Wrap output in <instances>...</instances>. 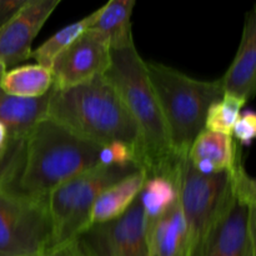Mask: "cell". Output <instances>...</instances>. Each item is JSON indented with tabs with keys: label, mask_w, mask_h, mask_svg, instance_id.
<instances>
[{
	"label": "cell",
	"mask_w": 256,
	"mask_h": 256,
	"mask_svg": "<svg viewBox=\"0 0 256 256\" xmlns=\"http://www.w3.org/2000/svg\"><path fill=\"white\" fill-rule=\"evenodd\" d=\"M100 148L44 118L24 138L9 142L0 159V189L46 202L58 186L99 165Z\"/></svg>",
	"instance_id": "cell-1"
},
{
	"label": "cell",
	"mask_w": 256,
	"mask_h": 256,
	"mask_svg": "<svg viewBox=\"0 0 256 256\" xmlns=\"http://www.w3.org/2000/svg\"><path fill=\"white\" fill-rule=\"evenodd\" d=\"M102 76L112 85L139 132L138 166L146 175L169 176L179 158L174 154L158 96L150 82L146 60L134 38L112 46L110 64Z\"/></svg>",
	"instance_id": "cell-2"
},
{
	"label": "cell",
	"mask_w": 256,
	"mask_h": 256,
	"mask_svg": "<svg viewBox=\"0 0 256 256\" xmlns=\"http://www.w3.org/2000/svg\"><path fill=\"white\" fill-rule=\"evenodd\" d=\"M46 118L99 146L114 142L135 149L138 164L139 132L112 85L104 76L66 90L52 89Z\"/></svg>",
	"instance_id": "cell-3"
},
{
	"label": "cell",
	"mask_w": 256,
	"mask_h": 256,
	"mask_svg": "<svg viewBox=\"0 0 256 256\" xmlns=\"http://www.w3.org/2000/svg\"><path fill=\"white\" fill-rule=\"evenodd\" d=\"M146 69L174 154L179 159H185L194 140L205 130L210 105L224 96L222 80L195 79L155 62H146Z\"/></svg>",
	"instance_id": "cell-4"
},
{
	"label": "cell",
	"mask_w": 256,
	"mask_h": 256,
	"mask_svg": "<svg viewBox=\"0 0 256 256\" xmlns=\"http://www.w3.org/2000/svg\"><path fill=\"white\" fill-rule=\"evenodd\" d=\"M240 148L206 232L185 256H256V184L245 170Z\"/></svg>",
	"instance_id": "cell-5"
},
{
	"label": "cell",
	"mask_w": 256,
	"mask_h": 256,
	"mask_svg": "<svg viewBox=\"0 0 256 256\" xmlns=\"http://www.w3.org/2000/svg\"><path fill=\"white\" fill-rule=\"evenodd\" d=\"M136 166H98L76 175L52 190L46 204L54 229V245L68 244L90 226L92 205L100 194Z\"/></svg>",
	"instance_id": "cell-6"
},
{
	"label": "cell",
	"mask_w": 256,
	"mask_h": 256,
	"mask_svg": "<svg viewBox=\"0 0 256 256\" xmlns=\"http://www.w3.org/2000/svg\"><path fill=\"white\" fill-rule=\"evenodd\" d=\"M55 248L46 202L0 189V256H35Z\"/></svg>",
	"instance_id": "cell-7"
},
{
	"label": "cell",
	"mask_w": 256,
	"mask_h": 256,
	"mask_svg": "<svg viewBox=\"0 0 256 256\" xmlns=\"http://www.w3.org/2000/svg\"><path fill=\"white\" fill-rule=\"evenodd\" d=\"M186 229L184 256L189 254L206 232L229 182V172L214 175L198 172L192 162L179 160L172 175Z\"/></svg>",
	"instance_id": "cell-8"
},
{
	"label": "cell",
	"mask_w": 256,
	"mask_h": 256,
	"mask_svg": "<svg viewBox=\"0 0 256 256\" xmlns=\"http://www.w3.org/2000/svg\"><path fill=\"white\" fill-rule=\"evenodd\" d=\"M74 256H152L139 200L112 222L90 225L72 242Z\"/></svg>",
	"instance_id": "cell-9"
},
{
	"label": "cell",
	"mask_w": 256,
	"mask_h": 256,
	"mask_svg": "<svg viewBox=\"0 0 256 256\" xmlns=\"http://www.w3.org/2000/svg\"><path fill=\"white\" fill-rule=\"evenodd\" d=\"M110 40L89 28L68 45L52 62V89L66 90L104 75L110 64Z\"/></svg>",
	"instance_id": "cell-10"
},
{
	"label": "cell",
	"mask_w": 256,
	"mask_h": 256,
	"mask_svg": "<svg viewBox=\"0 0 256 256\" xmlns=\"http://www.w3.org/2000/svg\"><path fill=\"white\" fill-rule=\"evenodd\" d=\"M60 0H28L6 24L0 28V62L5 69L29 59L32 44Z\"/></svg>",
	"instance_id": "cell-11"
},
{
	"label": "cell",
	"mask_w": 256,
	"mask_h": 256,
	"mask_svg": "<svg viewBox=\"0 0 256 256\" xmlns=\"http://www.w3.org/2000/svg\"><path fill=\"white\" fill-rule=\"evenodd\" d=\"M225 95L248 102L256 89V6L245 15L242 39L234 60L220 78Z\"/></svg>",
	"instance_id": "cell-12"
},
{
	"label": "cell",
	"mask_w": 256,
	"mask_h": 256,
	"mask_svg": "<svg viewBox=\"0 0 256 256\" xmlns=\"http://www.w3.org/2000/svg\"><path fill=\"white\" fill-rule=\"evenodd\" d=\"M145 178L144 170L138 169L105 189L92 205L90 225L112 222L124 215L139 196Z\"/></svg>",
	"instance_id": "cell-13"
},
{
	"label": "cell",
	"mask_w": 256,
	"mask_h": 256,
	"mask_svg": "<svg viewBox=\"0 0 256 256\" xmlns=\"http://www.w3.org/2000/svg\"><path fill=\"white\" fill-rule=\"evenodd\" d=\"M50 94L52 90L44 96L26 99L0 89V122L6 128L10 140L24 138L38 122L46 118Z\"/></svg>",
	"instance_id": "cell-14"
},
{
	"label": "cell",
	"mask_w": 256,
	"mask_h": 256,
	"mask_svg": "<svg viewBox=\"0 0 256 256\" xmlns=\"http://www.w3.org/2000/svg\"><path fill=\"white\" fill-rule=\"evenodd\" d=\"M152 256H184L186 229L179 199L152 225L148 226Z\"/></svg>",
	"instance_id": "cell-15"
},
{
	"label": "cell",
	"mask_w": 256,
	"mask_h": 256,
	"mask_svg": "<svg viewBox=\"0 0 256 256\" xmlns=\"http://www.w3.org/2000/svg\"><path fill=\"white\" fill-rule=\"evenodd\" d=\"M0 89L18 98L44 96L52 89V72L38 64L8 69L0 78Z\"/></svg>",
	"instance_id": "cell-16"
},
{
	"label": "cell",
	"mask_w": 256,
	"mask_h": 256,
	"mask_svg": "<svg viewBox=\"0 0 256 256\" xmlns=\"http://www.w3.org/2000/svg\"><path fill=\"white\" fill-rule=\"evenodd\" d=\"M239 146L230 135L202 130L188 152V160L192 164L198 162H209L219 172H229L235 160Z\"/></svg>",
	"instance_id": "cell-17"
},
{
	"label": "cell",
	"mask_w": 256,
	"mask_h": 256,
	"mask_svg": "<svg viewBox=\"0 0 256 256\" xmlns=\"http://www.w3.org/2000/svg\"><path fill=\"white\" fill-rule=\"evenodd\" d=\"M179 199L174 179L162 174L146 175L138 200L142 208L148 226L154 224Z\"/></svg>",
	"instance_id": "cell-18"
},
{
	"label": "cell",
	"mask_w": 256,
	"mask_h": 256,
	"mask_svg": "<svg viewBox=\"0 0 256 256\" xmlns=\"http://www.w3.org/2000/svg\"><path fill=\"white\" fill-rule=\"evenodd\" d=\"M135 0H110L99 8L92 29L104 32L110 40L112 46L122 44L132 38V18Z\"/></svg>",
	"instance_id": "cell-19"
},
{
	"label": "cell",
	"mask_w": 256,
	"mask_h": 256,
	"mask_svg": "<svg viewBox=\"0 0 256 256\" xmlns=\"http://www.w3.org/2000/svg\"><path fill=\"white\" fill-rule=\"evenodd\" d=\"M98 14H99V9L92 12V14H89L88 16L82 18V20L72 22V24L66 25V26H64L62 29H60L59 32H55L54 35H52L49 39L45 40L42 44H40L36 49L32 50L30 58H34V59L36 60V64L40 65V66L50 69L55 58H56L68 45L72 44L79 35H82L85 30L92 28V25L94 24L95 20H96Z\"/></svg>",
	"instance_id": "cell-20"
},
{
	"label": "cell",
	"mask_w": 256,
	"mask_h": 256,
	"mask_svg": "<svg viewBox=\"0 0 256 256\" xmlns=\"http://www.w3.org/2000/svg\"><path fill=\"white\" fill-rule=\"evenodd\" d=\"M245 104L238 98L224 94L222 99L210 105L205 119V130L232 136V128Z\"/></svg>",
	"instance_id": "cell-21"
},
{
	"label": "cell",
	"mask_w": 256,
	"mask_h": 256,
	"mask_svg": "<svg viewBox=\"0 0 256 256\" xmlns=\"http://www.w3.org/2000/svg\"><path fill=\"white\" fill-rule=\"evenodd\" d=\"M98 162L102 166H138L135 149L129 144L114 142L100 148Z\"/></svg>",
	"instance_id": "cell-22"
},
{
	"label": "cell",
	"mask_w": 256,
	"mask_h": 256,
	"mask_svg": "<svg viewBox=\"0 0 256 256\" xmlns=\"http://www.w3.org/2000/svg\"><path fill=\"white\" fill-rule=\"evenodd\" d=\"M256 136V115L252 110H246L239 115L232 128V138L240 146H250Z\"/></svg>",
	"instance_id": "cell-23"
},
{
	"label": "cell",
	"mask_w": 256,
	"mask_h": 256,
	"mask_svg": "<svg viewBox=\"0 0 256 256\" xmlns=\"http://www.w3.org/2000/svg\"><path fill=\"white\" fill-rule=\"evenodd\" d=\"M28 0H0V28L15 16Z\"/></svg>",
	"instance_id": "cell-24"
},
{
	"label": "cell",
	"mask_w": 256,
	"mask_h": 256,
	"mask_svg": "<svg viewBox=\"0 0 256 256\" xmlns=\"http://www.w3.org/2000/svg\"><path fill=\"white\" fill-rule=\"evenodd\" d=\"M35 256H74V254H72V242H68V244L58 245V246L52 248V249Z\"/></svg>",
	"instance_id": "cell-25"
},
{
	"label": "cell",
	"mask_w": 256,
	"mask_h": 256,
	"mask_svg": "<svg viewBox=\"0 0 256 256\" xmlns=\"http://www.w3.org/2000/svg\"><path fill=\"white\" fill-rule=\"evenodd\" d=\"M9 134H8V130L4 125L0 122V159L4 156V154L6 152L8 146H9Z\"/></svg>",
	"instance_id": "cell-26"
},
{
	"label": "cell",
	"mask_w": 256,
	"mask_h": 256,
	"mask_svg": "<svg viewBox=\"0 0 256 256\" xmlns=\"http://www.w3.org/2000/svg\"><path fill=\"white\" fill-rule=\"evenodd\" d=\"M5 70H6V69H5V66L2 64V62H0V78H2V75L4 74Z\"/></svg>",
	"instance_id": "cell-27"
}]
</instances>
